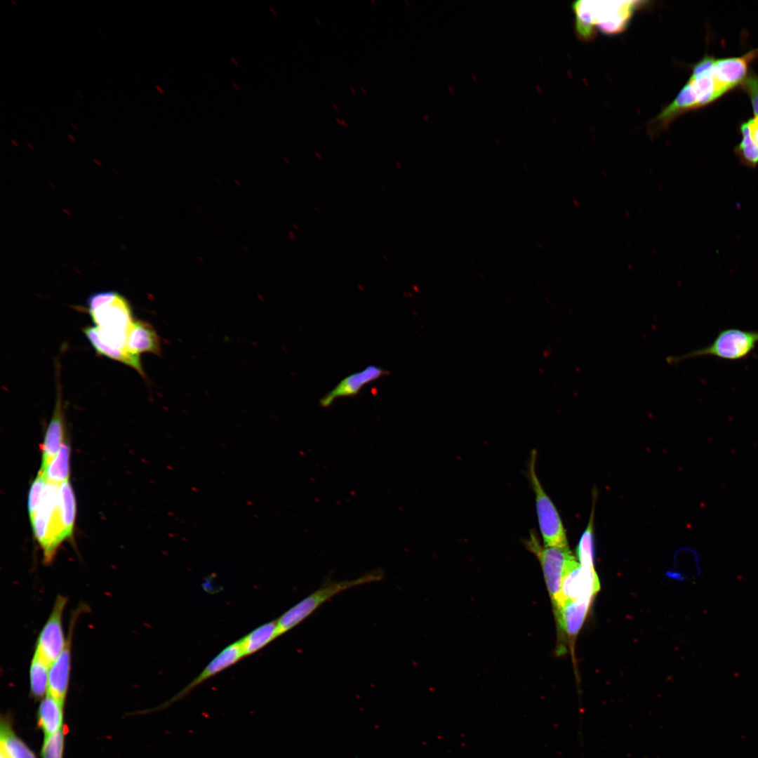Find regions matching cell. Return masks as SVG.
<instances>
[{"label":"cell","mask_w":758,"mask_h":758,"mask_svg":"<svg viewBox=\"0 0 758 758\" xmlns=\"http://www.w3.org/2000/svg\"><path fill=\"white\" fill-rule=\"evenodd\" d=\"M716 58L705 55L691 69V74L675 98L653 119L659 130L666 129L677 117L686 112L705 107L720 98L712 69Z\"/></svg>","instance_id":"1"},{"label":"cell","mask_w":758,"mask_h":758,"mask_svg":"<svg viewBox=\"0 0 758 758\" xmlns=\"http://www.w3.org/2000/svg\"><path fill=\"white\" fill-rule=\"evenodd\" d=\"M332 105L337 111H339L338 106L335 103L333 102Z\"/></svg>","instance_id":"37"},{"label":"cell","mask_w":758,"mask_h":758,"mask_svg":"<svg viewBox=\"0 0 758 758\" xmlns=\"http://www.w3.org/2000/svg\"><path fill=\"white\" fill-rule=\"evenodd\" d=\"M77 93L78 95H79L80 98H82V95H81V93H80L79 92H78L77 91Z\"/></svg>","instance_id":"43"},{"label":"cell","mask_w":758,"mask_h":758,"mask_svg":"<svg viewBox=\"0 0 758 758\" xmlns=\"http://www.w3.org/2000/svg\"><path fill=\"white\" fill-rule=\"evenodd\" d=\"M49 667V665L33 655L29 665V679L30 693L35 698H43L48 693Z\"/></svg>","instance_id":"24"},{"label":"cell","mask_w":758,"mask_h":758,"mask_svg":"<svg viewBox=\"0 0 758 758\" xmlns=\"http://www.w3.org/2000/svg\"><path fill=\"white\" fill-rule=\"evenodd\" d=\"M83 332L98 354L121 362L135 369L142 377H146L142 366L140 355L112 348L105 345L100 339L95 326H86L83 328Z\"/></svg>","instance_id":"19"},{"label":"cell","mask_w":758,"mask_h":758,"mask_svg":"<svg viewBox=\"0 0 758 758\" xmlns=\"http://www.w3.org/2000/svg\"><path fill=\"white\" fill-rule=\"evenodd\" d=\"M739 131L742 139L735 147L734 152L743 164L755 168L758 165V146L751 140L745 121L740 124Z\"/></svg>","instance_id":"25"},{"label":"cell","mask_w":758,"mask_h":758,"mask_svg":"<svg viewBox=\"0 0 758 758\" xmlns=\"http://www.w3.org/2000/svg\"><path fill=\"white\" fill-rule=\"evenodd\" d=\"M599 589L600 584L594 568L583 566L578 562L563 579L560 607L567 601L582 597L593 598Z\"/></svg>","instance_id":"11"},{"label":"cell","mask_w":758,"mask_h":758,"mask_svg":"<svg viewBox=\"0 0 758 758\" xmlns=\"http://www.w3.org/2000/svg\"><path fill=\"white\" fill-rule=\"evenodd\" d=\"M277 638V620L261 625L239 639L244 656L258 651Z\"/></svg>","instance_id":"22"},{"label":"cell","mask_w":758,"mask_h":758,"mask_svg":"<svg viewBox=\"0 0 758 758\" xmlns=\"http://www.w3.org/2000/svg\"><path fill=\"white\" fill-rule=\"evenodd\" d=\"M383 257L384 258V259H385V260H387V261L388 260V258H387V256H385V255H383Z\"/></svg>","instance_id":"42"},{"label":"cell","mask_w":758,"mask_h":758,"mask_svg":"<svg viewBox=\"0 0 758 758\" xmlns=\"http://www.w3.org/2000/svg\"><path fill=\"white\" fill-rule=\"evenodd\" d=\"M349 88L354 94L356 93V91H355L354 88H353L352 86H350Z\"/></svg>","instance_id":"36"},{"label":"cell","mask_w":758,"mask_h":758,"mask_svg":"<svg viewBox=\"0 0 758 758\" xmlns=\"http://www.w3.org/2000/svg\"><path fill=\"white\" fill-rule=\"evenodd\" d=\"M0 751L9 758H37L28 745L16 735L11 720L6 717L1 719Z\"/></svg>","instance_id":"21"},{"label":"cell","mask_w":758,"mask_h":758,"mask_svg":"<svg viewBox=\"0 0 758 758\" xmlns=\"http://www.w3.org/2000/svg\"><path fill=\"white\" fill-rule=\"evenodd\" d=\"M65 746L63 729L45 737L41 749V758H62Z\"/></svg>","instance_id":"27"},{"label":"cell","mask_w":758,"mask_h":758,"mask_svg":"<svg viewBox=\"0 0 758 758\" xmlns=\"http://www.w3.org/2000/svg\"><path fill=\"white\" fill-rule=\"evenodd\" d=\"M0 758H9L4 752L0 751Z\"/></svg>","instance_id":"30"},{"label":"cell","mask_w":758,"mask_h":758,"mask_svg":"<svg viewBox=\"0 0 758 758\" xmlns=\"http://www.w3.org/2000/svg\"><path fill=\"white\" fill-rule=\"evenodd\" d=\"M156 88H157V89H159V91H160L161 93H163V91H161V88H159V86H156Z\"/></svg>","instance_id":"40"},{"label":"cell","mask_w":758,"mask_h":758,"mask_svg":"<svg viewBox=\"0 0 758 758\" xmlns=\"http://www.w3.org/2000/svg\"><path fill=\"white\" fill-rule=\"evenodd\" d=\"M289 234H290V236H289V237H290V238H291V239H292L293 241H294V240H295V235H294V234H293V232H289Z\"/></svg>","instance_id":"34"},{"label":"cell","mask_w":758,"mask_h":758,"mask_svg":"<svg viewBox=\"0 0 758 758\" xmlns=\"http://www.w3.org/2000/svg\"><path fill=\"white\" fill-rule=\"evenodd\" d=\"M47 480L44 473L39 470L31 484L28 496V512L30 521L33 519L41 500Z\"/></svg>","instance_id":"26"},{"label":"cell","mask_w":758,"mask_h":758,"mask_svg":"<svg viewBox=\"0 0 758 758\" xmlns=\"http://www.w3.org/2000/svg\"><path fill=\"white\" fill-rule=\"evenodd\" d=\"M641 1H576L572 4L576 30L584 40L590 39L595 29L606 34L623 32Z\"/></svg>","instance_id":"2"},{"label":"cell","mask_w":758,"mask_h":758,"mask_svg":"<svg viewBox=\"0 0 758 758\" xmlns=\"http://www.w3.org/2000/svg\"><path fill=\"white\" fill-rule=\"evenodd\" d=\"M67 602L65 597H57L36 642L34 655L49 665L60 656L67 643L62 626V616Z\"/></svg>","instance_id":"8"},{"label":"cell","mask_w":758,"mask_h":758,"mask_svg":"<svg viewBox=\"0 0 758 758\" xmlns=\"http://www.w3.org/2000/svg\"><path fill=\"white\" fill-rule=\"evenodd\" d=\"M335 120L338 122V124L341 126V121L338 117L335 118Z\"/></svg>","instance_id":"38"},{"label":"cell","mask_w":758,"mask_h":758,"mask_svg":"<svg viewBox=\"0 0 758 758\" xmlns=\"http://www.w3.org/2000/svg\"><path fill=\"white\" fill-rule=\"evenodd\" d=\"M536 451L531 454L528 472L535 493L536 507L541 536L545 546L568 547L566 531L559 514L544 491L536 471Z\"/></svg>","instance_id":"7"},{"label":"cell","mask_w":758,"mask_h":758,"mask_svg":"<svg viewBox=\"0 0 758 758\" xmlns=\"http://www.w3.org/2000/svg\"><path fill=\"white\" fill-rule=\"evenodd\" d=\"M526 545L538 559L554 611L561 606V589L567 572L578 562L568 547H542L531 532Z\"/></svg>","instance_id":"6"},{"label":"cell","mask_w":758,"mask_h":758,"mask_svg":"<svg viewBox=\"0 0 758 758\" xmlns=\"http://www.w3.org/2000/svg\"><path fill=\"white\" fill-rule=\"evenodd\" d=\"M76 517V500L69 481L59 486L53 517V537L57 548L73 533Z\"/></svg>","instance_id":"13"},{"label":"cell","mask_w":758,"mask_h":758,"mask_svg":"<svg viewBox=\"0 0 758 758\" xmlns=\"http://www.w3.org/2000/svg\"><path fill=\"white\" fill-rule=\"evenodd\" d=\"M758 345V331L728 328L720 331L708 345L679 355L669 356V364L700 357H713L729 361L746 359Z\"/></svg>","instance_id":"5"},{"label":"cell","mask_w":758,"mask_h":758,"mask_svg":"<svg viewBox=\"0 0 758 758\" xmlns=\"http://www.w3.org/2000/svg\"><path fill=\"white\" fill-rule=\"evenodd\" d=\"M361 91L363 92V93H364V95H367V92H366V88H364L363 86H361Z\"/></svg>","instance_id":"35"},{"label":"cell","mask_w":758,"mask_h":758,"mask_svg":"<svg viewBox=\"0 0 758 758\" xmlns=\"http://www.w3.org/2000/svg\"><path fill=\"white\" fill-rule=\"evenodd\" d=\"M71 126H72V127H74V129H75L76 131H78V128H77L76 127V126H75L74 124H71Z\"/></svg>","instance_id":"39"},{"label":"cell","mask_w":758,"mask_h":758,"mask_svg":"<svg viewBox=\"0 0 758 758\" xmlns=\"http://www.w3.org/2000/svg\"><path fill=\"white\" fill-rule=\"evenodd\" d=\"M317 208L318 207H317L316 206H314V208L317 211V212H319V210Z\"/></svg>","instance_id":"41"},{"label":"cell","mask_w":758,"mask_h":758,"mask_svg":"<svg viewBox=\"0 0 758 758\" xmlns=\"http://www.w3.org/2000/svg\"><path fill=\"white\" fill-rule=\"evenodd\" d=\"M340 121H341V126H343L344 127H347L348 126V124L345 122V121L344 119H341Z\"/></svg>","instance_id":"31"},{"label":"cell","mask_w":758,"mask_h":758,"mask_svg":"<svg viewBox=\"0 0 758 758\" xmlns=\"http://www.w3.org/2000/svg\"><path fill=\"white\" fill-rule=\"evenodd\" d=\"M315 155H316V156L317 157V158H318L319 159H322V157H321V154H319V152H318L317 151H316V152H315Z\"/></svg>","instance_id":"32"},{"label":"cell","mask_w":758,"mask_h":758,"mask_svg":"<svg viewBox=\"0 0 758 758\" xmlns=\"http://www.w3.org/2000/svg\"><path fill=\"white\" fill-rule=\"evenodd\" d=\"M71 636L60 656L51 664L48 693L65 702L68 691L71 670Z\"/></svg>","instance_id":"18"},{"label":"cell","mask_w":758,"mask_h":758,"mask_svg":"<svg viewBox=\"0 0 758 758\" xmlns=\"http://www.w3.org/2000/svg\"><path fill=\"white\" fill-rule=\"evenodd\" d=\"M593 598L582 597L564 602L555 611L558 629L570 641L575 640L590 609Z\"/></svg>","instance_id":"15"},{"label":"cell","mask_w":758,"mask_h":758,"mask_svg":"<svg viewBox=\"0 0 758 758\" xmlns=\"http://www.w3.org/2000/svg\"><path fill=\"white\" fill-rule=\"evenodd\" d=\"M64 703L48 693L41 699L37 711V722L44 738L62 729Z\"/></svg>","instance_id":"20"},{"label":"cell","mask_w":758,"mask_h":758,"mask_svg":"<svg viewBox=\"0 0 758 758\" xmlns=\"http://www.w3.org/2000/svg\"><path fill=\"white\" fill-rule=\"evenodd\" d=\"M395 165L397 166L398 168H399V169L401 168V165L400 162L396 161H395Z\"/></svg>","instance_id":"33"},{"label":"cell","mask_w":758,"mask_h":758,"mask_svg":"<svg viewBox=\"0 0 758 758\" xmlns=\"http://www.w3.org/2000/svg\"><path fill=\"white\" fill-rule=\"evenodd\" d=\"M56 402L51 421L47 427L42 444L41 465L40 470L44 472L49 463L59 452L64 435V420L62 399L58 388Z\"/></svg>","instance_id":"16"},{"label":"cell","mask_w":758,"mask_h":758,"mask_svg":"<svg viewBox=\"0 0 758 758\" xmlns=\"http://www.w3.org/2000/svg\"><path fill=\"white\" fill-rule=\"evenodd\" d=\"M69 457L70 446L68 443L65 442L56 456L43 472L48 481L61 484L69 481Z\"/></svg>","instance_id":"23"},{"label":"cell","mask_w":758,"mask_h":758,"mask_svg":"<svg viewBox=\"0 0 758 758\" xmlns=\"http://www.w3.org/2000/svg\"><path fill=\"white\" fill-rule=\"evenodd\" d=\"M382 568H376L361 576L340 581L327 580L320 587L291 607L277 619V637L293 629L311 616L325 602L350 588L378 582L384 578Z\"/></svg>","instance_id":"4"},{"label":"cell","mask_w":758,"mask_h":758,"mask_svg":"<svg viewBox=\"0 0 758 758\" xmlns=\"http://www.w3.org/2000/svg\"><path fill=\"white\" fill-rule=\"evenodd\" d=\"M389 373V371L383 368L369 365L361 371L350 374L340 380L333 390L319 399V405L323 408H328L338 398L354 397L365 385Z\"/></svg>","instance_id":"14"},{"label":"cell","mask_w":758,"mask_h":758,"mask_svg":"<svg viewBox=\"0 0 758 758\" xmlns=\"http://www.w3.org/2000/svg\"><path fill=\"white\" fill-rule=\"evenodd\" d=\"M371 2H373V3H376V1H374V0H371Z\"/></svg>","instance_id":"45"},{"label":"cell","mask_w":758,"mask_h":758,"mask_svg":"<svg viewBox=\"0 0 758 758\" xmlns=\"http://www.w3.org/2000/svg\"><path fill=\"white\" fill-rule=\"evenodd\" d=\"M59 486L60 484L47 481L39 507L31 521L34 538L43 550L44 557L48 553L50 546L53 517Z\"/></svg>","instance_id":"12"},{"label":"cell","mask_w":758,"mask_h":758,"mask_svg":"<svg viewBox=\"0 0 758 758\" xmlns=\"http://www.w3.org/2000/svg\"><path fill=\"white\" fill-rule=\"evenodd\" d=\"M751 140L758 146V116L745 121Z\"/></svg>","instance_id":"29"},{"label":"cell","mask_w":758,"mask_h":758,"mask_svg":"<svg viewBox=\"0 0 758 758\" xmlns=\"http://www.w3.org/2000/svg\"><path fill=\"white\" fill-rule=\"evenodd\" d=\"M11 1H12V2H13V3L14 4H15V5H18V4H17V3H15V1H13V0H11Z\"/></svg>","instance_id":"44"},{"label":"cell","mask_w":758,"mask_h":758,"mask_svg":"<svg viewBox=\"0 0 758 758\" xmlns=\"http://www.w3.org/2000/svg\"><path fill=\"white\" fill-rule=\"evenodd\" d=\"M748 96L754 116H758V74L750 70L739 86Z\"/></svg>","instance_id":"28"},{"label":"cell","mask_w":758,"mask_h":758,"mask_svg":"<svg viewBox=\"0 0 758 758\" xmlns=\"http://www.w3.org/2000/svg\"><path fill=\"white\" fill-rule=\"evenodd\" d=\"M757 57L758 48L741 56L716 58L712 76L720 97L741 85L750 72V63Z\"/></svg>","instance_id":"9"},{"label":"cell","mask_w":758,"mask_h":758,"mask_svg":"<svg viewBox=\"0 0 758 758\" xmlns=\"http://www.w3.org/2000/svg\"><path fill=\"white\" fill-rule=\"evenodd\" d=\"M87 306L102 341L110 347L128 351L127 336L134 321L128 300L117 291H105L90 295Z\"/></svg>","instance_id":"3"},{"label":"cell","mask_w":758,"mask_h":758,"mask_svg":"<svg viewBox=\"0 0 758 758\" xmlns=\"http://www.w3.org/2000/svg\"><path fill=\"white\" fill-rule=\"evenodd\" d=\"M243 657H244V656L240 640L228 645L213 658L192 681L172 696L168 700L161 704L157 710L164 709L181 700L195 687L235 664Z\"/></svg>","instance_id":"10"},{"label":"cell","mask_w":758,"mask_h":758,"mask_svg":"<svg viewBox=\"0 0 758 758\" xmlns=\"http://www.w3.org/2000/svg\"><path fill=\"white\" fill-rule=\"evenodd\" d=\"M126 350L138 355L149 353L161 356L162 353L160 338L152 326L136 319H134L128 333Z\"/></svg>","instance_id":"17"}]
</instances>
